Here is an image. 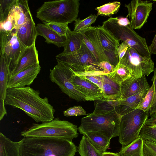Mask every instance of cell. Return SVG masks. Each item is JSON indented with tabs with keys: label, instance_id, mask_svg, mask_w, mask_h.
Instances as JSON below:
<instances>
[{
	"label": "cell",
	"instance_id": "7402d4cb",
	"mask_svg": "<svg viewBox=\"0 0 156 156\" xmlns=\"http://www.w3.org/2000/svg\"><path fill=\"white\" fill-rule=\"evenodd\" d=\"M13 10L16 23L15 30L32 17L27 0H17Z\"/></svg>",
	"mask_w": 156,
	"mask_h": 156
},
{
	"label": "cell",
	"instance_id": "836d02e7",
	"mask_svg": "<svg viewBox=\"0 0 156 156\" xmlns=\"http://www.w3.org/2000/svg\"><path fill=\"white\" fill-rule=\"evenodd\" d=\"M17 0H0V23L5 22L14 8Z\"/></svg>",
	"mask_w": 156,
	"mask_h": 156
},
{
	"label": "cell",
	"instance_id": "2e32d148",
	"mask_svg": "<svg viewBox=\"0 0 156 156\" xmlns=\"http://www.w3.org/2000/svg\"><path fill=\"white\" fill-rule=\"evenodd\" d=\"M41 69L39 64H36L20 72L14 76L9 78L7 88L29 86L33 83L37 77Z\"/></svg>",
	"mask_w": 156,
	"mask_h": 156
},
{
	"label": "cell",
	"instance_id": "44dd1931",
	"mask_svg": "<svg viewBox=\"0 0 156 156\" xmlns=\"http://www.w3.org/2000/svg\"><path fill=\"white\" fill-rule=\"evenodd\" d=\"M102 89L104 99L115 101L120 99L122 93L120 86L111 80L106 75H102Z\"/></svg>",
	"mask_w": 156,
	"mask_h": 156
},
{
	"label": "cell",
	"instance_id": "f35d334b",
	"mask_svg": "<svg viewBox=\"0 0 156 156\" xmlns=\"http://www.w3.org/2000/svg\"><path fill=\"white\" fill-rule=\"evenodd\" d=\"M143 150L144 156H156V144L144 140Z\"/></svg>",
	"mask_w": 156,
	"mask_h": 156
},
{
	"label": "cell",
	"instance_id": "ab89813d",
	"mask_svg": "<svg viewBox=\"0 0 156 156\" xmlns=\"http://www.w3.org/2000/svg\"><path fill=\"white\" fill-rule=\"evenodd\" d=\"M97 66L100 69L104 71L106 75L112 72L115 67L106 61L98 62Z\"/></svg>",
	"mask_w": 156,
	"mask_h": 156
},
{
	"label": "cell",
	"instance_id": "4dcf8cb0",
	"mask_svg": "<svg viewBox=\"0 0 156 156\" xmlns=\"http://www.w3.org/2000/svg\"><path fill=\"white\" fill-rule=\"evenodd\" d=\"M98 15L91 14L86 18L81 20L77 19L75 21L74 28L73 31L76 33H82L91 27L94 23Z\"/></svg>",
	"mask_w": 156,
	"mask_h": 156
},
{
	"label": "cell",
	"instance_id": "9c48e42d",
	"mask_svg": "<svg viewBox=\"0 0 156 156\" xmlns=\"http://www.w3.org/2000/svg\"><path fill=\"white\" fill-rule=\"evenodd\" d=\"M0 56L3 55L9 68V75L15 69L25 48L15 32L0 30Z\"/></svg>",
	"mask_w": 156,
	"mask_h": 156
},
{
	"label": "cell",
	"instance_id": "603a6c76",
	"mask_svg": "<svg viewBox=\"0 0 156 156\" xmlns=\"http://www.w3.org/2000/svg\"><path fill=\"white\" fill-rule=\"evenodd\" d=\"M147 92L139 93L118 100V108L120 115H123L132 109H136Z\"/></svg>",
	"mask_w": 156,
	"mask_h": 156
},
{
	"label": "cell",
	"instance_id": "e0dca14e",
	"mask_svg": "<svg viewBox=\"0 0 156 156\" xmlns=\"http://www.w3.org/2000/svg\"><path fill=\"white\" fill-rule=\"evenodd\" d=\"M120 87L121 99H123L139 93L147 92L151 87L146 76H143L137 78L132 76L123 82Z\"/></svg>",
	"mask_w": 156,
	"mask_h": 156
},
{
	"label": "cell",
	"instance_id": "7dc6e473",
	"mask_svg": "<svg viewBox=\"0 0 156 156\" xmlns=\"http://www.w3.org/2000/svg\"><path fill=\"white\" fill-rule=\"evenodd\" d=\"M101 156H119L117 153H114L109 152H105L102 153Z\"/></svg>",
	"mask_w": 156,
	"mask_h": 156
},
{
	"label": "cell",
	"instance_id": "6da1fadb",
	"mask_svg": "<svg viewBox=\"0 0 156 156\" xmlns=\"http://www.w3.org/2000/svg\"><path fill=\"white\" fill-rule=\"evenodd\" d=\"M98 101L94 111L82 118L78 130L83 135L95 133L111 139L118 136L121 115L118 100L103 99Z\"/></svg>",
	"mask_w": 156,
	"mask_h": 156
},
{
	"label": "cell",
	"instance_id": "d590c367",
	"mask_svg": "<svg viewBox=\"0 0 156 156\" xmlns=\"http://www.w3.org/2000/svg\"><path fill=\"white\" fill-rule=\"evenodd\" d=\"M13 9L9 14L6 20L0 23V30L10 32L15 29L16 23Z\"/></svg>",
	"mask_w": 156,
	"mask_h": 156
},
{
	"label": "cell",
	"instance_id": "cb8c5ba5",
	"mask_svg": "<svg viewBox=\"0 0 156 156\" xmlns=\"http://www.w3.org/2000/svg\"><path fill=\"white\" fill-rule=\"evenodd\" d=\"M0 156H20L19 142H14L0 133Z\"/></svg>",
	"mask_w": 156,
	"mask_h": 156
},
{
	"label": "cell",
	"instance_id": "d4e9b609",
	"mask_svg": "<svg viewBox=\"0 0 156 156\" xmlns=\"http://www.w3.org/2000/svg\"><path fill=\"white\" fill-rule=\"evenodd\" d=\"M66 36V41L62 52L67 53L74 52L78 50L84 43L83 35L82 33H76L69 28Z\"/></svg>",
	"mask_w": 156,
	"mask_h": 156
},
{
	"label": "cell",
	"instance_id": "52a82bcc",
	"mask_svg": "<svg viewBox=\"0 0 156 156\" xmlns=\"http://www.w3.org/2000/svg\"><path fill=\"white\" fill-rule=\"evenodd\" d=\"M57 61L67 64L76 72L99 70L98 62L84 42L77 50L71 53H61L57 55Z\"/></svg>",
	"mask_w": 156,
	"mask_h": 156
},
{
	"label": "cell",
	"instance_id": "9a60e30c",
	"mask_svg": "<svg viewBox=\"0 0 156 156\" xmlns=\"http://www.w3.org/2000/svg\"><path fill=\"white\" fill-rule=\"evenodd\" d=\"M82 33L83 41L98 62L111 61L106 55L101 46L97 30V27H90Z\"/></svg>",
	"mask_w": 156,
	"mask_h": 156
},
{
	"label": "cell",
	"instance_id": "8992f818",
	"mask_svg": "<svg viewBox=\"0 0 156 156\" xmlns=\"http://www.w3.org/2000/svg\"><path fill=\"white\" fill-rule=\"evenodd\" d=\"M149 115V112L136 109L121 115L118 136L122 148L129 144L139 136Z\"/></svg>",
	"mask_w": 156,
	"mask_h": 156
},
{
	"label": "cell",
	"instance_id": "7bdbcfd3",
	"mask_svg": "<svg viewBox=\"0 0 156 156\" xmlns=\"http://www.w3.org/2000/svg\"><path fill=\"white\" fill-rule=\"evenodd\" d=\"M5 100L0 99V120L1 121L4 116L7 114L5 107Z\"/></svg>",
	"mask_w": 156,
	"mask_h": 156
},
{
	"label": "cell",
	"instance_id": "f6af8a7d",
	"mask_svg": "<svg viewBox=\"0 0 156 156\" xmlns=\"http://www.w3.org/2000/svg\"><path fill=\"white\" fill-rule=\"evenodd\" d=\"M149 48L151 54H156V33Z\"/></svg>",
	"mask_w": 156,
	"mask_h": 156
},
{
	"label": "cell",
	"instance_id": "277c9868",
	"mask_svg": "<svg viewBox=\"0 0 156 156\" xmlns=\"http://www.w3.org/2000/svg\"><path fill=\"white\" fill-rule=\"evenodd\" d=\"M80 5L78 0L45 2L37 11L36 17L45 24H69L77 19Z\"/></svg>",
	"mask_w": 156,
	"mask_h": 156
},
{
	"label": "cell",
	"instance_id": "30bf717a",
	"mask_svg": "<svg viewBox=\"0 0 156 156\" xmlns=\"http://www.w3.org/2000/svg\"><path fill=\"white\" fill-rule=\"evenodd\" d=\"M118 63L127 66L131 71L132 77L137 78L148 76L154 69V63L151 58L142 56L131 47Z\"/></svg>",
	"mask_w": 156,
	"mask_h": 156
},
{
	"label": "cell",
	"instance_id": "5bb4252c",
	"mask_svg": "<svg viewBox=\"0 0 156 156\" xmlns=\"http://www.w3.org/2000/svg\"><path fill=\"white\" fill-rule=\"evenodd\" d=\"M97 28L102 47L109 58L111 64L115 66L119 62L118 49L120 45V41L102 25H98Z\"/></svg>",
	"mask_w": 156,
	"mask_h": 156
},
{
	"label": "cell",
	"instance_id": "ffe728a7",
	"mask_svg": "<svg viewBox=\"0 0 156 156\" xmlns=\"http://www.w3.org/2000/svg\"><path fill=\"white\" fill-rule=\"evenodd\" d=\"M36 28L37 36L44 37L45 42L54 44L58 47H64L67 40L66 36L58 34L45 24L38 23Z\"/></svg>",
	"mask_w": 156,
	"mask_h": 156
},
{
	"label": "cell",
	"instance_id": "4316f807",
	"mask_svg": "<svg viewBox=\"0 0 156 156\" xmlns=\"http://www.w3.org/2000/svg\"><path fill=\"white\" fill-rule=\"evenodd\" d=\"M106 75L120 86L123 82L133 76L131 70L127 66L121 63H118L112 72Z\"/></svg>",
	"mask_w": 156,
	"mask_h": 156
},
{
	"label": "cell",
	"instance_id": "60d3db41",
	"mask_svg": "<svg viewBox=\"0 0 156 156\" xmlns=\"http://www.w3.org/2000/svg\"><path fill=\"white\" fill-rule=\"evenodd\" d=\"M154 75L152 77L151 80L154 86L155 94L152 105L149 111L150 115L156 113V68L154 69Z\"/></svg>",
	"mask_w": 156,
	"mask_h": 156
},
{
	"label": "cell",
	"instance_id": "bcb514c9",
	"mask_svg": "<svg viewBox=\"0 0 156 156\" xmlns=\"http://www.w3.org/2000/svg\"><path fill=\"white\" fill-rule=\"evenodd\" d=\"M116 20L118 23L121 25L126 26L130 24V21L127 17L118 18L116 17Z\"/></svg>",
	"mask_w": 156,
	"mask_h": 156
},
{
	"label": "cell",
	"instance_id": "7c38bea8",
	"mask_svg": "<svg viewBox=\"0 0 156 156\" xmlns=\"http://www.w3.org/2000/svg\"><path fill=\"white\" fill-rule=\"evenodd\" d=\"M152 5L153 3L147 0H132L125 5L128 11L127 17H129L133 29H140L147 22Z\"/></svg>",
	"mask_w": 156,
	"mask_h": 156
},
{
	"label": "cell",
	"instance_id": "f546056e",
	"mask_svg": "<svg viewBox=\"0 0 156 156\" xmlns=\"http://www.w3.org/2000/svg\"><path fill=\"white\" fill-rule=\"evenodd\" d=\"M77 148L80 156H101L102 154L94 147L85 135L82 136Z\"/></svg>",
	"mask_w": 156,
	"mask_h": 156
},
{
	"label": "cell",
	"instance_id": "c3c4849f",
	"mask_svg": "<svg viewBox=\"0 0 156 156\" xmlns=\"http://www.w3.org/2000/svg\"><path fill=\"white\" fill-rule=\"evenodd\" d=\"M155 126V127H156V125L154 126Z\"/></svg>",
	"mask_w": 156,
	"mask_h": 156
},
{
	"label": "cell",
	"instance_id": "ac0fdd59",
	"mask_svg": "<svg viewBox=\"0 0 156 156\" xmlns=\"http://www.w3.org/2000/svg\"><path fill=\"white\" fill-rule=\"evenodd\" d=\"M36 64H39L37 51L35 44L25 48L20 57L16 66L9 77H11L20 72Z\"/></svg>",
	"mask_w": 156,
	"mask_h": 156
},
{
	"label": "cell",
	"instance_id": "1f68e13d",
	"mask_svg": "<svg viewBox=\"0 0 156 156\" xmlns=\"http://www.w3.org/2000/svg\"><path fill=\"white\" fill-rule=\"evenodd\" d=\"M120 5V2L115 1L97 7L95 9L98 12V15L109 16L118 11Z\"/></svg>",
	"mask_w": 156,
	"mask_h": 156
},
{
	"label": "cell",
	"instance_id": "b9f144b4",
	"mask_svg": "<svg viewBox=\"0 0 156 156\" xmlns=\"http://www.w3.org/2000/svg\"><path fill=\"white\" fill-rule=\"evenodd\" d=\"M129 45L125 42H122L118 47V53L119 59V62L125 55L128 48Z\"/></svg>",
	"mask_w": 156,
	"mask_h": 156
},
{
	"label": "cell",
	"instance_id": "74e56055",
	"mask_svg": "<svg viewBox=\"0 0 156 156\" xmlns=\"http://www.w3.org/2000/svg\"><path fill=\"white\" fill-rule=\"evenodd\" d=\"M63 115L66 117L86 115L85 111L80 106L76 105L69 108L63 112Z\"/></svg>",
	"mask_w": 156,
	"mask_h": 156
},
{
	"label": "cell",
	"instance_id": "ee69618b",
	"mask_svg": "<svg viewBox=\"0 0 156 156\" xmlns=\"http://www.w3.org/2000/svg\"><path fill=\"white\" fill-rule=\"evenodd\" d=\"M150 115V117L147 119L145 124L150 126L156 125V113Z\"/></svg>",
	"mask_w": 156,
	"mask_h": 156
},
{
	"label": "cell",
	"instance_id": "7a4b0ae2",
	"mask_svg": "<svg viewBox=\"0 0 156 156\" xmlns=\"http://www.w3.org/2000/svg\"><path fill=\"white\" fill-rule=\"evenodd\" d=\"M40 94L29 86L7 88L5 104L21 109L37 122L52 121L55 110L48 98H41Z\"/></svg>",
	"mask_w": 156,
	"mask_h": 156
},
{
	"label": "cell",
	"instance_id": "e575fe53",
	"mask_svg": "<svg viewBox=\"0 0 156 156\" xmlns=\"http://www.w3.org/2000/svg\"><path fill=\"white\" fill-rule=\"evenodd\" d=\"M139 136L144 140L151 141L156 144V127L149 126L145 124L140 131Z\"/></svg>",
	"mask_w": 156,
	"mask_h": 156
},
{
	"label": "cell",
	"instance_id": "d6986e66",
	"mask_svg": "<svg viewBox=\"0 0 156 156\" xmlns=\"http://www.w3.org/2000/svg\"><path fill=\"white\" fill-rule=\"evenodd\" d=\"M15 32L18 39L25 48L30 47L35 44L37 32L32 17L15 30Z\"/></svg>",
	"mask_w": 156,
	"mask_h": 156
},
{
	"label": "cell",
	"instance_id": "4fadbf2b",
	"mask_svg": "<svg viewBox=\"0 0 156 156\" xmlns=\"http://www.w3.org/2000/svg\"><path fill=\"white\" fill-rule=\"evenodd\" d=\"M70 80L84 96L86 101H99L104 99L103 92L97 85L78 74L74 70Z\"/></svg>",
	"mask_w": 156,
	"mask_h": 156
},
{
	"label": "cell",
	"instance_id": "484cf974",
	"mask_svg": "<svg viewBox=\"0 0 156 156\" xmlns=\"http://www.w3.org/2000/svg\"><path fill=\"white\" fill-rule=\"evenodd\" d=\"M144 140L140 136L129 144L122 148L117 154L119 156H144Z\"/></svg>",
	"mask_w": 156,
	"mask_h": 156
},
{
	"label": "cell",
	"instance_id": "ba28073f",
	"mask_svg": "<svg viewBox=\"0 0 156 156\" xmlns=\"http://www.w3.org/2000/svg\"><path fill=\"white\" fill-rule=\"evenodd\" d=\"M54 68L50 69L51 81L58 85L62 91L70 98L77 101H85L84 96L73 84L70 77L73 69L66 63L59 61Z\"/></svg>",
	"mask_w": 156,
	"mask_h": 156
},
{
	"label": "cell",
	"instance_id": "83f0119b",
	"mask_svg": "<svg viewBox=\"0 0 156 156\" xmlns=\"http://www.w3.org/2000/svg\"><path fill=\"white\" fill-rule=\"evenodd\" d=\"M94 147L103 153L109 147L111 139L99 133H92L85 135Z\"/></svg>",
	"mask_w": 156,
	"mask_h": 156
},
{
	"label": "cell",
	"instance_id": "f1b7e54d",
	"mask_svg": "<svg viewBox=\"0 0 156 156\" xmlns=\"http://www.w3.org/2000/svg\"><path fill=\"white\" fill-rule=\"evenodd\" d=\"M8 66L3 55L0 58V99L5 100L9 76Z\"/></svg>",
	"mask_w": 156,
	"mask_h": 156
},
{
	"label": "cell",
	"instance_id": "8d00e7d4",
	"mask_svg": "<svg viewBox=\"0 0 156 156\" xmlns=\"http://www.w3.org/2000/svg\"><path fill=\"white\" fill-rule=\"evenodd\" d=\"M45 24L58 34L63 36H66L69 29L68 23H48Z\"/></svg>",
	"mask_w": 156,
	"mask_h": 156
},
{
	"label": "cell",
	"instance_id": "3957f363",
	"mask_svg": "<svg viewBox=\"0 0 156 156\" xmlns=\"http://www.w3.org/2000/svg\"><path fill=\"white\" fill-rule=\"evenodd\" d=\"M20 156H74L77 147L65 139L24 137L19 141Z\"/></svg>",
	"mask_w": 156,
	"mask_h": 156
},
{
	"label": "cell",
	"instance_id": "d6a6232c",
	"mask_svg": "<svg viewBox=\"0 0 156 156\" xmlns=\"http://www.w3.org/2000/svg\"><path fill=\"white\" fill-rule=\"evenodd\" d=\"M154 87L152 83L136 109H140L145 112H149L154 102Z\"/></svg>",
	"mask_w": 156,
	"mask_h": 156
},
{
	"label": "cell",
	"instance_id": "5b68a950",
	"mask_svg": "<svg viewBox=\"0 0 156 156\" xmlns=\"http://www.w3.org/2000/svg\"><path fill=\"white\" fill-rule=\"evenodd\" d=\"M77 129L76 125L57 117L52 121L41 124L34 123L30 127L22 132L21 135L24 137L62 138L72 141L78 136Z\"/></svg>",
	"mask_w": 156,
	"mask_h": 156
},
{
	"label": "cell",
	"instance_id": "8fae6325",
	"mask_svg": "<svg viewBox=\"0 0 156 156\" xmlns=\"http://www.w3.org/2000/svg\"><path fill=\"white\" fill-rule=\"evenodd\" d=\"M115 37L119 41L126 43L142 56L151 58L145 39L136 32L131 24L119 26L116 30Z\"/></svg>",
	"mask_w": 156,
	"mask_h": 156
}]
</instances>
